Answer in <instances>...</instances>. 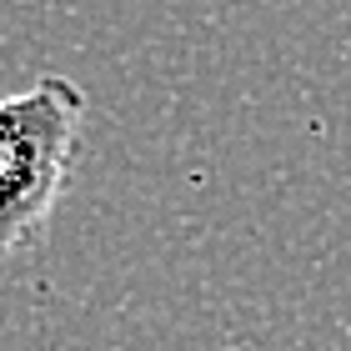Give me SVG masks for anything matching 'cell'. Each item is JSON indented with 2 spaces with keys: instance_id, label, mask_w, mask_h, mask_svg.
Masks as SVG:
<instances>
[{
  "instance_id": "7a4b0ae2",
  "label": "cell",
  "mask_w": 351,
  "mask_h": 351,
  "mask_svg": "<svg viewBox=\"0 0 351 351\" xmlns=\"http://www.w3.org/2000/svg\"><path fill=\"white\" fill-rule=\"evenodd\" d=\"M15 251H21V246H15V236L5 231V221H0V261H5V256H15Z\"/></svg>"
},
{
  "instance_id": "6da1fadb",
  "label": "cell",
  "mask_w": 351,
  "mask_h": 351,
  "mask_svg": "<svg viewBox=\"0 0 351 351\" xmlns=\"http://www.w3.org/2000/svg\"><path fill=\"white\" fill-rule=\"evenodd\" d=\"M81 116L86 95L66 75H40L36 86L0 95V221L21 251L45 236L75 161Z\"/></svg>"
}]
</instances>
